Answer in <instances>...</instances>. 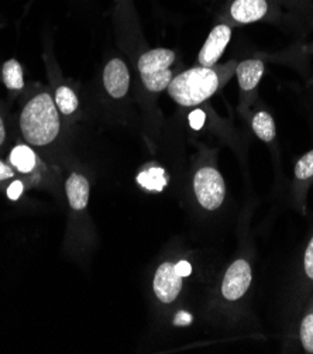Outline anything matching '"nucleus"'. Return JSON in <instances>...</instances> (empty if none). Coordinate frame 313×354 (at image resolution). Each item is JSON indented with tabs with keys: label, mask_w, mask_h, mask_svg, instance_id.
<instances>
[{
	"label": "nucleus",
	"mask_w": 313,
	"mask_h": 354,
	"mask_svg": "<svg viewBox=\"0 0 313 354\" xmlns=\"http://www.w3.org/2000/svg\"><path fill=\"white\" fill-rule=\"evenodd\" d=\"M222 85L220 73L215 66H195L173 77L168 95L184 108L198 106L212 97Z\"/></svg>",
	"instance_id": "obj_2"
},
{
	"label": "nucleus",
	"mask_w": 313,
	"mask_h": 354,
	"mask_svg": "<svg viewBox=\"0 0 313 354\" xmlns=\"http://www.w3.org/2000/svg\"><path fill=\"white\" fill-rule=\"evenodd\" d=\"M53 97L64 119H75L78 116L81 102L77 92L71 86L64 82L57 84L53 91Z\"/></svg>",
	"instance_id": "obj_12"
},
{
	"label": "nucleus",
	"mask_w": 313,
	"mask_h": 354,
	"mask_svg": "<svg viewBox=\"0 0 313 354\" xmlns=\"http://www.w3.org/2000/svg\"><path fill=\"white\" fill-rule=\"evenodd\" d=\"M253 130H254L256 136L260 140L265 141V143H271V141L275 138V134H276L274 119L267 112H258V113L254 115V118H253Z\"/></svg>",
	"instance_id": "obj_16"
},
{
	"label": "nucleus",
	"mask_w": 313,
	"mask_h": 354,
	"mask_svg": "<svg viewBox=\"0 0 313 354\" xmlns=\"http://www.w3.org/2000/svg\"><path fill=\"white\" fill-rule=\"evenodd\" d=\"M252 284V268L247 261L237 260L234 261L225 278L222 284V295L227 301H237L247 292Z\"/></svg>",
	"instance_id": "obj_7"
},
{
	"label": "nucleus",
	"mask_w": 313,
	"mask_h": 354,
	"mask_svg": "<svg viewBox=\"0 0 313 354\" xmlns=\"http://www.w3.org/2000/svg\"><path fill=\"white\" fill-rule=\"evenodd\" d=\"M176 271H177L182 278H185V277H189V275L192 274V266H191L187 260H181V261H178V263L176 264Z\"/></svg>",
	"instance_id": "obj_24"
},
{
	"label": "nucleus",
	"mask_w": 313,
	"mask_h": 354,
	"mask_svg": "<svg viewBox=\"0 0 313 354\" xmlns=\"http://www.w3.org/2000/svg\"><path fill=\"white\" fill-rule=\"evenodd\" d=\"M2 82L9 92H21L24 89V69L21 64L10 58L2 66Z\"/></svg>",
	"instance_id": "obj_14"
},
{
	"label": "nucleus",
	"mask_w": 313,
	"mask_h": 354,
	"mask_svg": "<svg viewBox=\"0 0 313 354\" xmlns=\"http://www.w3.org/2000/svg\"><path fill=\"white\" fill-rule=\"evenodd\" d=\"M193 191L203 209L216 210L223 203L226 195L223 176L214 167H202L193 176Z\"/></svg>",
	"instance_id": "obj_4"
},
{
	"label": "nucleus",
	"mask_w": 313,
	"mask_h": 354,
	"mask_svg": "<svg viewBox=\"0 0 313 354\" xmlns=\"http://www.w3.org/2000/svg\"><path fill=\"white\" fill-rule=\"evenodd\" d=\"M8 164L17 172L23 175H28L36 171L40 164L37 151L27 143H17L13 146L8 156Z\"/></svg>",
	"instance_id": "obj_11"
},
{
	"label": "nucleus",
	"mask_w": 313,
	"mask_h": 354,
	"mask_svg": "<svg viewBox=\"0 0 313 354\" xmlns=\"http://www.w3.org/2000/svg\"><path fill=\"white\" fill-rule=\"evenodd\" d=\"M137 183L150 192H161L168 184V176L164 168L150 167L137 175Z\"/></svg>",
	"instance_id": "obj_15"
},
{
	"label": "nucleus",
	"mask_w": 313,
	"mask_h": 354,
	"mask_svg": "<svg viewBox=\"0 0 313 354\" xmlns=\"http://www.w3.org/2000/svg\"><path fill=\"white\" fill-rule=\"evenodd\" d=\"M115 2H116V3H119V2H120V0H115Z\"/></svg>",
	"instance_id": "obj_26"
},
{
	"label": "nucleus",
	"mask_w": 313,
	"mask_h": 354,
	"mask_svg": "<svg viewBox=\"0 0 313 354\" xmlns=\"http://www.w3.org/2000/svg\"><path fill=\"white\" fill-rule=\"evenodd\" d=\"M301 342L307 353H313V313L303 317L301 324Z\"/></svg>",
	"instance_id": "obj_18"
},
{
	"label": "nucleus",
	"mask_w": 313,
	"mask_h": 354,
	"mask_svg": "<svg viewBox=\"0 0 313 354\" xmlns=\"http://www.w3.org/2000/svg\"><path fill=\"white\" fill-rule=\"evenodd\" d=\"M65 194L69 207L75 212L85 210L89 203V180L81 172H71L65 180Z\"/></svg>",
	"instance_id": "obj_10"
},
{
	"label": "nucleus",
	"mask_w": 313,
	"mask_h": 354,
	"mask_svg": "<svg viewBox=\"0 0 313 354\" xmlns=\"http://www.w3.org/2000/svg\"><path fill=\"white\" fill-rule=\"evenodd\" d=\"M19 129L24 143L34 150H47L57 145L62 133V116L48 88L34 93L24 103Z\"/></svg>",
	"instance_id": "obj_1"
},
{
	"label": "nucleus",
	"mask_w": 313,
	"mask_h": 354,
	"mask_svg": "<svg viewBox=\"0 0 313 354\" xmlns=\"http://www.w3.org/2000/svg\"><path fill=\"white\" fill-rule=\"evenodd\" d=\"M231 39V27L229 24H218L209 32L205 44L202 46L198 61L202 66H215L219 58L223 55L229 41Z\"/></svg>",
	"instance_id": "obj_8"
},
{
	"label": "nucleus",
	"mask_w": 313,
	"mask_h": 354,
	"mask_svg": "<svg viewBox=\"0 0 313 354\" xmlns=\"http://www.w3.org/2000/svg\"><path fill=\"white\" fill-rule=\"evenodd\" d=\"M203 120H205V113L200 112V111H195L191 116H189V122H191V126L193 129H200L202 124H203Z\"/></svg>",
	"instance_id": "obj_25"
},
{
	"label": "nucleus",
	"mask_w": 313,
	"mask_h": 354,
	"mask_svg": "<svg viewBox=\"0 0 313 354\" xmlns=\"http://www.w3.org/2000/svg\"><path fill=\"white\" fill-rule=\"evenodd\" d=\"M153 288L162 304H172L178 298L182 290V277L176 271V264L165 261L157 268Z\"/></svg>",
	"instance_id": "obj_6"
},
{
	"label": "nucleus",
	"mask_w": 313,
	"mask_h": 354,
	"mask_svg": "<svg viewBox=\"0 0 313 354\" xmlns=\"http://www.w3.org/2000/svg\"><path fill=\"white\" fill-rule=\"evenodd\" d=\"M193 321V316L189 312L181 310L176 315V319H173V325L176 326H188Z\"/></svg>",
	"instance_id": "obj_23"
},
{
	"label": "nucleus",
	"mask_w": 313,
	"mask_h": 354,
	"mask_svg": "<svg viewBox=\"0 0 313 354\" xmlns=\"http://www.w3.org/2000/svg\"><path fill=\"white\" fill-rule=\"evenodd\" d=\"M177 54L168 48H153L144 51L137 59V71L143 86L151 93H161L168 89L173 80L171 66Z\"/></svg>",
	"instance_id": "obj_3"
},
{
	"label": "nucleus",
	"mask_w": 313,
	"mask_h": 354,
	"mask_svg": "<svg viewBox=\"0 0 313 354\" xmlns=\"http://www.w3.org/2000/svg\"><path fill=\"white\" fill-rule=\"evenodd\" d=\"M102 84L106 93L116 100L127 96L130 89V71L122 58H112L103 68Z\"/></svg>",
	"instance_id": "obj_5"
},
{
	"label": "nucleus",
	"mask_w": 313,
	"mask_h": 354,
	"mask_svg": "<svg viewBox=\"0 0 313 354\" xmlns=\"http://www.w3.org/2000/svg\"><path fill=\"white\" fill-rule=\"evenodd\" d=\"M9 143V123L5 108L0 102V153H2Z\"/></svg>",
	"instance_id": "obj_19"
},
{
	"label": "nucleus",
	"mask_w": 313,
	"mask_h": 354,
	"mask_svg": "<svg viewBox=\"0 0 313 354\" xmlns=\"http://www.w3.org/2000/svg\"><path fill=\"white\" fill-rule=\"evenodd\" d=\"M269 10L268 0H231L229 15L238 24H252L263 20Z\"/></svg>",
	"instance_id": "obj_9"
},
{
	"label": "nucleus",
	"mask_w": 313,
	"mask_h": 354,
	"mask_svg": "<svg viewBox=\"0 0 313 354\" xmlns=\"http://www.w3.org/2000/svg\"><path fill=\"white\" fill-rule=\"evenodd\" d=\"M16 171L8 164V161L0 158V184L15 180L16 178Z\"/></svg>",
	"instance_id": "obj_22"
},
{
	"label": "nucleus",
	"mask_w": 313,
	"mask_h": 354,
	"mask_svg": "<svg viewBox=\"0 0 313 354\" xmlns=\"http://www.w3.org/2000/svg\"><path fill=\"white\" fill-rule=\"evenodd\" d=\"M295 176L301 181L309 180L313 176V150L306 153L295 165Z\"/></svg>",
	"instance_id": "obj_17"
},
{
	"label": "nucleus",
	"mask_w": 313,
	"mask_h": 354,
	"mask_svg": "<svg viewBox=\"0 0 313 354\" xmlns=\"http://www.w3.org/2000/svg\"><path fill=\"white\" fill-rule=\"evenodd\" d=\"M236 73L241 91L252 92L263 78L264 62L261 59H246L237 65Z\"/></svg>",
	"instance_id": "obj_13"
},
{
	"label": "nucleus",
	"mask_w": 313,
	"mask_h": 354,
	"mask_svg": "<svg viewBox=\"0 0 313 354\" xmlns=\"http://www.w3.org/2000/svg\"><path fill=\"white\" fill-rule=\"evenodd\" d=\"M303 266H305L306 275L313 281V237L307 244V249L303 259Z\"/></svg>",
	"instance_id": "obj_21"
},
{
	"label": "nucleus",
	"mask_w": 313,
	"mask_h": 354,
	"mask_svg": "<svg viewBox=\"0 0 313 354\" xmlns=\"http://www.w3.org/2000/svg\"><path fill=\"white\" fill-rule=\"evenodd\" d=\"M24 192V183L21 180H13V183L8 187L6 195L10 201L16 202Z\"/></svg>",
	"instance_id": "obj_20"
}]
</instances>
